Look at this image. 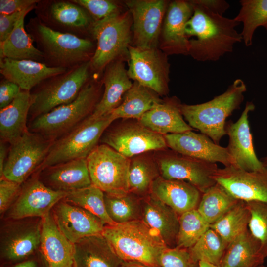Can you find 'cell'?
Masks as SVG:
<instances>
[{
	"instance_id": "8d00e7d4",
	"label": "cell",
	"mask_w": 267,
	"mask_h": 267,
	"mask_svg": "<svg viewBox=\"0 0 267 267\" xmlns=\"http://www.w3.org/2000/svg\"><path fill=\"white\" fill-rule=\"evenodd\" d=\"M239 2L241 8L234 19L242 23V40L246 46H249L258 27L262 26L267 31V0H241Z\"/></svg>"
},
{
	"instance_id": "f907efd6",
	"label": "cell",
	"mask_w": 267,
	"mask_h": 267,
	"mask_svg": "<svg viewBox=\"0 0 267 267\" xmlns=\"http://www.w3.org/2000/svg\"><path fill=\"white\" fill-rule=\"evenodd\" d=\"M192 2L199 4L210 9L213 12L223 15L229 8L230 5L223 0H194Z\"/></svg>"
},
{
	"instance_id": "484cf974",
	"label": "cell",
	"mask_w": 267,
	"mask_h": 267,
	"mask_svg": "<svg viewBox=\"0 0 267 267\" xmlns=\"http://www.w3.org/2000/svg\"><path fill=\"white\" fill-rule=\"evenodd\" d=\"M68 69L49 67L31 60H0V72L3 77L17 84L22 90L31 91L45 80L65 72Z\"/></svg>"
},
{
	"instance_id": "d590c367",
	"label": "cell",
	"mask_w": 267,
	"mask_h": 267,
	"mask_svg": "<svg viewBox=\"0 0 267 267\" xmlns=\"http://www.w3.org/2000/svg\"><path fill=\"white\" fill-rule=\"evenodd\" d=\"M104 199L107 213L116 223L141 219L142 198L136 195L104 193Z\"/></svg>"
},
{
	"instance_id": "f5cc1de1",
	"label": "cell",
	"mask_w": 267,
	"mask_h": 267,
	"mask_svg": "<svg viewBox=\"0 0 267 267\" xmlns=\"http://www.w3.org/2000/svg\"><path fill=\"white\" fill-rule=\"evenodd\" d=\"M37 253L32 258L31 256L23 261L13 264L14 265L12 267H38L39 263L35 258Z\"/></svg>"
},
{
	"instance_id": "816d5d0a",
	"label": "cell",
	"mask_w": 267,
	"mask_h": 267,
	"mask_svg": "<svg viewBox=\"0 0 267 267\" xmlns=\"http://www.w3.org/2000/svg\"><path fill=\"white\" fill-rule=\"evenodd\" d=\"M7 143L0 141V178L2 176L4 166L7 158L8 150Z\"/></svg>"
},
{
	"instance_id": "e575fe53",
	"label": "cell",
	"mask_w": 267,
	"mask_h": 267,
	"mask_svg": "<svg viewBox=\"0 0 267 267\" xmlns=\"http://www.w3.org/2000/svg\"><path fill=\"white\" fill-rule=\"evenodd\" d=\"M239 201L216 183L202 193L197 208L210 225L222 217Z\"/></svg>"
},
{
	"instance_id": "bcb514c9",
	"label": "cell",
	"mask_w": 267,
	"mask_h": 267,
	"mask_svg": "<svg viewBox=\"0 0 267 267\" xmlns=\"http://www.w3.org/2000/svg\"><path fill=\"white\" fill-rule=\"evenodd\" d=\"M21 184L3 177L0 178V215L2 216L18 196Z\"/></svg>"
},
{
	"instance_id": "60d3db41",
	"label": "cell",
	"mask_w": 267,
	"mask_h": 267,
	"mask_svg": "<svg viewBox=\"0 0 267 267\" xmlns=\"http://www.w3.org/2000/svg\"><path fill=\"white\" fill-rule=\"evenodd\" d=\"M209 228L210 224L197 209L181 214L176 247L190 248Z\"/></svg>"
},
{
	"instance_id": "7402d4cb",
	"label": "cell",
	"mask_w": 267,
	"mask_h": 267,
	"mask_svg": "<svg viewBox=\"0 0 267 267\" xmlns=\"http://www.w3.org/2000/svg\"><path fill=\"white\" fill-rule=\"evenodd\" d=\"M190 0H175L168 5L162 29V48L169 54H188L189 40L185 26L193 15Z\"/></svg>"
},
{
	"instance_id": "2e32d148",
	"label": "cell",
	"mask_w": 267,
	"mask_h": 267,
	"mask_svg": "<svg viewBox=\"0 0 267 267\" xmlns=\"http://www.w3.org/2000/svg\"><path fill=\"white\" fill-rule=\"evenodd\" d=\"M100 140L128 158L146 151L163 149L167 145L164 135L140 123L125 125L104 132Z\"/></svg>"
},
{
	"instance_id": "7dc6e473",
	"label": "cell",
	"mask_w": 267,
	"mask_h": 267,
	"mask_svg": "<svg viewBox=\"0 0 267 267\" xmlns=\"http://www.w3.org/2000/svg\"><path fill=\"white\" fill-rule=\"evenodd\" d=\"M21 90L17 84L3 78L0 83V109L10 104Z\"/></svg>"
},
{
	"instance_id": "c3c4849f",
	"label": "cell",
	"mask_w": 267,
	"mask_h": 267,
	"mask_svg": "<svg viewBox=\"0 0 267 267\" xmlns=\"http://www.w3.org/2000/svg\"><path fill=\"white\" fill-rule=\"evenodd\" d=\"M40 0H0V14H10L21 12L36 5Z\"/></svg>"
},
{
	"instance_id": "d6986e66",
	"label": "cell",
	"mask_w": 267,
	"mask_h": 267,
	"mask_svg": "<svg viewBox=\"0 0 267 267\" xmlns=\"http://www.w3.org/2000/svg\"><path fill=\"white\" fill-rule=\"evenodd\" d=\"M60 231L75 244L87 236L102 234L106 225L89 211L62 199L51 210Z\"/></svg>"
},
{
	"instance_id": "74e56055",
	"label": "cell",
	"mask_w": 267,
	"mask_h": 267,
	"mask_svg": "<svg viewBox=\"0 0 267 267\" xmlns=\"http://www.w3.org/2000/svg\"><path fill=\"white\" fill-rule=\"evenodd\" d=\"M250 213L246 202L239 200L219 220L210 225L227 244L248 229Z\"/></svg>"
},
{
	"instance_id": "836d02e7",
	"label": "cell",
	"mask_w": 267,
	"mask_h": 267,
	"mask_svg": "<svg viewBox=\"0 0 267 267\" xmlns=\"http://www.w3.org/2000/svg\"><path fill=\"white\" fill-rule=\"evenodd\" d=\"M153 91L134 82L124 96L123 101L110 113L114 120L139 119L146 112L163 102Z\"/></svg>"
},
{
	"instance_id": "cb8c5ba5",
	"label": "cell",
	"mask_w": 267,
	"mask_h": 267,
	"mask_svg": "<svg viewBox=\"0 0 267 267\" xmlns=\"http://www.w3.org/2000/svg\"><path fill=\"white\" fill-rule=\"evenodd\" d=\"M150 193L174 210L179 216L197 209L202 193L190 183L182 180L166 179L161 176L152 184Z\"/></svg>"
},
{
	"instance_id": "4fadbf2b",
	"label": "cell",
	"mask_w": 267,
	"mask_h": 267,
	"mask_svg": "<svg viewBox=\"0 0 267 267\" xmlns=\"http://www.w3.org/2000/svg\"><path fill=\"white\" fill-rule=\"evenodd\" d=\"M128 75L130 79L154 92L168 90L170 64L165 53L156 48L130 46Z\"/></svg>"
},
{
	"instance_id": "b9f144b4",
	"label": "cell",
	"mask_w": 267,
	"mask_h": 267,
	"mask_svg": "<svg viewBox=\"0 0 267 267\" xmlns=\"http://www.w3.org/2000/svg\"><path fill=\"white\" fill-rule=\"evenodd\" d=\"M159 176L158 171L151 162L143 158L131 161L129 175V191L141 197L150 192L152 183Z\"/></svg>"
},
{
	"instance_id": "ac0fdd59",
	"label": "cell",
	"mask_w": 267,
	"mask_h": 267,
	"mask_svg": "<svg viewBox=\"0 0 267 267\" xmlns=\"http://www.w3.org/2000/svg\"><path fill=\"white\" fill-rule=\"evenodd\" d=\"M214 178L236 199L267 203V167L248 171L233 166L219 168Z\"/></svg>"
},
{
	"instance_id": "db71d44e",
	"label": "cell",
	"mask_w": 267,
	"mask_h": 267,
	"mask_svg": "<svg viewBox=\"0 0 267 267\" xmlns=\"http://www.w3.org/2000/svg\"><path fill=\"white\" fill-rule=\"evenodd\" d=\"M120 267H151L145 264L132 261H122Z\"/></svg>"
},
{
	"instance_id": "603a6c76",
	"label": "cell",
	"mask_w": 267,
	"mask_h": 267,
	"mask_svg": "<svg viewBox=\"0 0 267 267\" xmlns=\"http://www.w3.org/2000/svg\"><path fill=\"white\" fill-rule=\"evenodd\" d=\"M34 174L46 186L57 191L67 193L92 185L86 158L56 164Z\"/></svg>"
},
{
	"instance_id": "7a4b0ae2",
	"label": "cell",
	"mask_w": 267,
	"mask_h": 267,
	"mask_svg": "<svg viewBox=\"0 0 267 267\" xmlns=\"http://www.w3.org/2000/svg\"><path fill=\"white\" fill-rule=\"evenodd\" d=\"M25 28L49 67L72 68L90 61L95 50L90 39L55 31L37 17L30 18Z\"/></svg>"
},
{
	"instance_id": "7c38bea8",
	"label": "cell",
	"mask_w": 267,
	"mask_h": 267,
	"mask_svg": "<svg viewBox=\"0 0 267 267\" xmlns=\"http://www.w3.org/2000/svg\"><path fill=\"white\" fill-rule=\"evenodd\" d=\"M36 17L48 27L62 33L89 39L95 22L89 13L70 0H40L35 9Z\"/></svg>"
},
{
	"instance_id": "5b68a950",
	"label": "cell",
	"mask_w": 267,
	"mask_h": 267,
	"mask_svg": "<svg viewBox=\"0 0 267 267\" xmlns=\"http://www.w3.org/2000/svg\"><path fill=\"white\" fill-rule=\"evenodd\" d=\"M246 90L244 81L237 79L224 92L209 101L195 105L181 104L182 115L192 128L198 129L219 144L226 134V118L240 108Z\"/></svg>"
},
{
	"instance_id": "ee69618b",
	"label": "cell",
	"mask_w": 267,
	"mask_h": 267,
	"mask_svg": "<svg viewBox=\"0 0 267 267\" xmlns=\"http://www.w3.org/2000/svg\"><path fill=\"white\" fill-rule=\"evenodd\" d=\"M160 267H199V262L191 256L189 249L167 248L160 258Z\"/></svg>"
},
{
	"instance_id": "ab89813d",
	"label": "cell",
	"mask_w": 267,
	"mask_h": 267,
	"mask_svg": "<svg viewBox=\"0 0 267 267\" xmlns=\"http://www.w3.org/2000/svg\"><path fill=\"white\" fill-rule=\"evenodd\" d=\"M227 245L222 237L210 227L189 250L195 261H204L220 267Z\"/></svg>"
},
{
	"instance_id": "52a82bcc",
	"label": "cell",
	"mask_w": 267,
	"mask_h": 267,
	"mask_svg": "<svg viewBox=\"0 0 267 267\" xmlns=\"http://www.w3.org/2000/svg\"><path fill=\"white\" fill-rule=\"evenodd\" d=\"M114 121L110 113L96 119L88 117L53 141L45 160L34 174L47 167L70 160L87 158Z\"/></svg>"
},
{
	"instance_id": "f35d334b",
	"label": "cell",
	"mask_w": 267,
	"mask_h": 267,
	"mask_svg": "<svg viewBox=\"0 0 267 267\" xmlns=\"http://www.w3.org/2000/svg\"><path fill=\"white\" fill-rule=\"evenodd\" d=\"M104 196L103 191L92 184L87 187L67 192L63 200L89 211L106 225H113L116 223L107 213Z\"/></svg>"
},
{
	"instance_id": "9c48e42d",
	"label": "cell",
	"mask_w": 267,
	"mask_h": 267,
	"mask_svg": "<svg viewBox=\"0 0 267 267\" xmlns=\"http://www.w3.org/2000/svg\"><path fill=\"white\" fill-rule=\"evenodd\" d=\"M42 218L0 219V254L5 264L23 261L40 250Z\"/></svg>"
},
{
	"instance_id": "83f0119b",
	"label": "cell",
	"mask_w": 267,
	"mask_h": 267,
	"mask_svg": "<svg viewBox=\"0 0 267 267\" xmlns=\"http://www.w3.org/2000/svg\"><path fill=\"white\" fill-rule=\"evenodd\" d=\"M105 69L102 80L104 92L92 114L89 117L91 119L105 116L119 106L122 97L133 84L121 60L112 62Z\"/></svg>"
},
{
	"instance_id": "3957f363",
	"label": "cell",
	"mask_w": 267,
	"mask_h": 267,
	"mask_svg": "<svg viewBox=\"0 0 267 267\" xmlns=\"http://www.w3.org/2000/svg\"><path fill=\"white\" fill-rule=\"evenodd\" d=\"M102 235L122 261L160 267V258L168 248L159 234L141 220L106 225Z\"/></svg>"
},
{
	"instance_id": "d4e9b609",
	"label": "cell",
	"mask_w": 267,
	"mask_h": 267,
	"mask_svg": "<svg viewBox=\"0 0 267 267\" xmlns=\"http://www.w3.org/2000/svg\"><path fill=\"white\" fill-rule=\"evenodd\" d=\"M40 251L47 267H74V244L60 231L51 211L42 219Z\"/></svg>"
},
{
	"instance_id": "e0dca14e",
	"label": "cell",
	"mask_w": 267,
	"mask_h": 267,
	"mask_svg": "<svg viewBox=\"0 0 267 267\" xmlns=\"http://www.w3.org/2000/svg\"><path fill=\"white\" fill-rule=\"evenodd\" d=\"M175 153L159 161V167L162 178L187 181L202 193L216 183L214 178L219 169L216 163Z\"/></svg>"
},
{
	"instance_id": "9f6ffc18",
	"label": "cell",
	"mask_w": 267,
	"mask_h": 267,
	"mask_svg": "<svg viewBox=\"0 0 267 267\" xmlns=\"http://www.w3.org/2000/svg\"><path fill=\"white\" fill-rule=\"evenodd\" d=\"M260 161L262 162L264 166L267 167V156L261 158Z\"/></svg>"
},
{
	"instance_id": "1f68e13d",
	"label": "cell",
	"mask_w": 267,
	"mask_h": 267,
	"mask_svg": "<svg viewBox=\"0 0 267 267\" xmlns=\"http://www.w3.org/2000/svg\"><path fill=\"white\" fill-rule=\"evenodd\" d=\"M37 6L27 9L17 21L8 37L0 42V60L4 58L14 60H31L44 63L43 53L33 44V41L27 32L24 19L27 14Z\"/></svg>"
},
{
	"instance_id": "6da1fadb",
	"label": "cell",
	"mask_w": 267,
	"mask_h": 267,
	"mask_svg": "<svg viewBox=\"0 0 267 267\" xmlns=\"http://www.w3.org/2000/svg\"><path fill=\"white\" fill-rule=\"evenodd\" d=\"M193 15L186 23L185 33L189 40L190 54L199 61H216L231 52L234 44L241 42L236 30L240 23L216 13L205 6L195 4Z\"/></svg>"
},
{
	"instance_id": "f6af8a7d",
	"label": "cell",
	"mask_w": 267,
	"mask_h": 267,
	"mask_svg": "<svg viewBox=\"0 0 267 267\" xmlns=\"http://www.w3.org/2000/svg\"><path fill=\"white\" fill-rule=\"evenodd\" d=\"M84 8L95 21L101 20L119 12L118 5L109 0H71Z\"/></svg>"
},
{
	"instance_id": "9a60e30c",
	"label": "cell",
	"mask_w": 267,
	"mask_h": 267,
	"mask_svg": "<svg viewBox=\"0 0 267 267\" xmlns=\"http://www.w3.org/2000/svg\"><path fill=\"white\" fill-rule=\"evenodd\" d=\"M133 19L134 46L156 48L168 2L162 0H132L126 1Z\"/></svg>"
},
{
	"instance_id": "5bb4252c",
	"label": "cell",
	"mask_w": 267,
	"mask_h": 267,
	"mask_svg": "<svg viewBox=\"0 0 267 267\" xmlns=\"http://www.w3.org/2000/svg\"><path fill=\"white\" fill-rule=\"evenodd\" d=\"M66 195V192L47 187L37 175L33 174L22 184L18 196L0 219H43L50 213L55 205Z\"/></svg>"
},
{
	"instance_id": "ffe728a7",
	"label": "cell",
	"mask_w": 267,
	"mask_h": 267,
	"mask_svg": "<svg viewBox=\"0 0 267 267\" xmlns=\"http://www.w3.org/2000/svg\"><path fill=\"white\" fill-rule=\"evenodd\" d=\"M255 108L252 102H247L238 120L225 125L229 136L226 147L233 159V166L248 171L259 170L264 167L256 155L248 120L249 113Z\"/></svg>"
},
{
	"instance_id": "44dd1931",
	"label": "cell",
	"mask_w": 267,
	"mask_h": 267,
	"mask_svg": "<svg viewBox=\"0 0 267 267\" xmlns=\"http://www.w3.org/2000/svg\"><path fill=\"white\" fill-rule=\"evenodd\" d=\"M164 136L167 145L178 153L212 163L219 162L225 167L234 166L227 147L215 143L204 134L190 131Z\"/></svg>"
},
{
	"instance_id": "681fc988",
	"label": "cell",
	"mask_w": 267,
	"mask_h": 267,
	"mask_svg": "<svg viewBox=\"0 0 267 267\" xmlns=\"http://www.w3.org/2000/svg\"><path fill=\"white\" fill-rule=\"evenodd\" d=\"M26 9L10 14H0V42L4 41L8 37L17 21Z\"/></svg>"
},
{
	"instance_id": "4316f807",
	"label": "cell",
	"mask_w": 267,
	"mask_h": 267,
	"mask_svg": "<svg viewBox=\"0 0 267 267\" xmlns=\"http://www.w3.org/2000/svg\"><path fill=\"white\" fill-rule=\"evenodd\" d=\"M179 215L151 194L142 198L141 220L155 230L168 248L176 246Z\"/></svg>"
},
{
	"instance_id": "7bdbcfd3",
	"label": "cell",
	"mask_w": 267,
	"mask_h": 267,
	"mask_svg": "<svg viewBox=\"0 0 267 267\" xmlns=\"http://www.w3.org/2000/svg\"><path fill=\"white\" fill-rule=\"evenodd\" d=\"M246 203L250 213L248 229L260 242L267 257V203L258 201Z\"/></svg>"
},
{
	"instance_id": "4dcf8cb0",
	"label": "cell",
	"mask_w": 267,
	"mask_h": 267,
	"mask_svg": "<svg viewBox=\"0 0 267 267\" xmlns=\"http://www.w3.org/2000/svg\"><path fill=\"white\" fill-rule=\"evenodd\" d=\"M180 105L177 100L162 102L146 112L139 123L160 134H180L193 128L183 119Z\"/></svg>"
},
{
	"instance_id": "f1b7e54d",
	"label": "cell",
	"mask_w": 267,
	"mask_h": 267,
	"mask_svg": "<svg viewBox=\"0 0 267 267\" xmlns=\"http://www.w3.org/2000/svg\"><path fill=\"white\" fill-rule=\"evenodd\" d=\"M74 244V267H120L122 261L102 234Z\"/></svg>"
},
{
	"instance_id": "277c9868",
	"label": "cell",
	"mask_w": 267,
	"mask_h": 267,
	"mask_svg": "<svg viewBox=\"0 0 267 267\" xmlns=\"http://www.w3.org/2000/svg\"><path fill=\"white\" fill-rule=\"evenodd\" d=\"M102 85V81L89 79L75 100L32 119L28 130L54 141L92 114Z\"/></svg>"
},
{
	"instance_id": "ba28073f",
	"label": "cell",
	"mask_w": 267,
	"mask_h": 267,
	"mask_svg": "<svg viewBox=\"0 0 267 267\" xmlns=\"http://www.w3.org/2000/svg\"><path fill=\"white\" fill-rule=\"evenodd\" d=\"M130 13L118 12L101 20L95 21L91 31L96 48L91 58L92 72L98 74L111 63L128 55L131 41Z\"/></svg>"
},
{
	"instance_id": "30bf717a",
	"label": "cell",
	"mask_w": 267,
	"mask_h": 267,
	"mask_svg": "<svg viewBox=\"0 0 267 267\" xmlns=\"http://www.w3.org/2000/svg\"><path fill=\"white\" fill-rule=\"evenodd\" d=\"M53 142L28 130L10 145L0 178L22 184L44 162Z\"/></svg>"
},
{
	"instance_id": "d6a6232c",
	"label": "cell",
	"mask_w": 267,
	"mask_h": 267,
	"mask_svg": "<svg viewBox=\"0 0 267 267\" xmlns=\"http://www.w3.org/2000/svg\"><path fill=\"white\" fill-rule=\"evenodd\" d=\"M267 257L248 229L228 244L220 267H258Z\"/></svg>"
},
{
	"instance_id": "8992f818",
	"label": "cell",
	"mask_w": 267,
	"mask_h": 267,
	"mask_svg": "<svg viewBox=\"0 0 267 267\" xmlns=\"http://www.w3.org/2000/svg\"><path fill=\"white\" fill-rule=\"evenodd\" d=\"M91 72L89 61L49 78L35 87L30 91L32 103L29 116L31 120L75 100L90 79Z\"/></svg>"
},
{
	"instance_id": "f546056e",
	"label": "cell",
	"mask_w": 267,
	"mask_h": 267,
	"mask_svg": "<svg viewBox=\"0 0 267 267\" xmlns=\"http://www.w3.org/2000/svg\"><path fill=\"white\" fill-rule=\"evenodd\" d=\"M32 103L30 91L22 90L10 104L0 109V141L11 145L29 130L27 122Z\"/></svg>"
},
{
	"instance_id": "11a10c76",
	"label": "cell",
	"mask_w": 267,
	"mask_h": 267,
	"mask_svg": "<svg viewBox=\"0 0 267 267\" xmlns=\"http://www.w3.org/2000/svg\"><path fill=\"white\" fill-rule=\"evenodd\" d=\"M199 267H220L210 264L206 262L199 261Z\"/></svg>"
},
{
	"instance_id": "8fae6325",
	"label": "cell",
	"mask_w": 267,
	"mask_h": 267,
	"mask_svg": "<svg viewBox=\"0 0 267 267\" xmlns=\"http://www.w3.org/2000/svg\"><path fill=\"white\" fill-rule=\"evenodd\" d=\"M86 159L92 185L106 193L129 192V158L102 144L97 145Z\"/></svg>"
},
{
	"instance_id": "6f0895ef",
	"label": "cell",
	"mask_w": 267,
	"mask_h": 267,
	"mask_svg": "<svg viewBox=\"0 0 267 267\" xmlns=\"http://www.w3.org/2000/svg\"><path fill=\"white\" fill-rule=\"evenodd\" d=\"M258 267H267V266H265L262 265H261V266H259Z\"/></svg>"
}]
</instances>
